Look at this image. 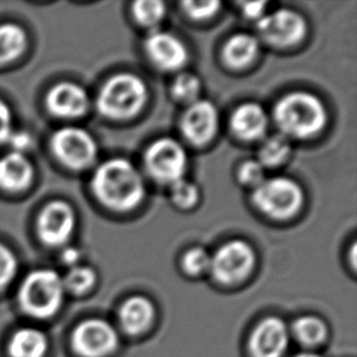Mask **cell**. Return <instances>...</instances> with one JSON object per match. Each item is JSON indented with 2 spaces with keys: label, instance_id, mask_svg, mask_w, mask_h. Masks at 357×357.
<instances>
[{
  "label": "cell",
  "instance_id": "20",
  "mask_svg": "<svg viewBox=\"0 0 357 357\" xmlns=\"http://www.w3.org/2000/svg\"><path fill=\"white\" fill-rule=\"evenodd\" d=\"M259 53V42L250 34L238 33L223 47V59L233 68H245Z\"/></svg>",
  "mask_w": 357,
  "mask_h": 357
},
{
  "label": "cell",
  "instance_id": "9",
  "mask_svg": "<svg viewBox=\"0 0 357 357\" xmlns=\"http://www.w3.org/2000/svg\"><path fill=\"white\" fill-rule=\"evenodd\" d=\"M255 265V252L245 241H233L221 246L211 257L210 268L218 282L234 284L245 280Z\"/></svg>",
  "mask_w": 357,
  "mask_h": 357
},
{
  "label": "cell",
  "instance_id": "30",
  "mask_svg": "<svg viewBox=\"0 0 357 357\" xmlns=\"http://www.w3.org/2000/svg\"><path fill=\"white\" fill-rule=\"evenodd\" d=\"M238 177L244 185L255 189L265 181V167L256 160H249L241 165Z\"/></svg>",
  "mask_w": 357,
  "mask_h": 357
},
{
  "label": "cell",
  "instance_id": "6",
  "mask_svg": "<svg viewBox=\"0 0 357 357\" xmlns=\"http://www.w3.org/2000/svg\"><path fill=\"white\" fill-rule=\"evenodd\" d=\"M56 159L68 169H84L97 158V143L87 130L78 127H63L50 140Z\"/></svg>",
  "mask_w": 357,
  "mask_h": 357
},
{
  "label": "cell",
  "instance_id": "12",
  "mask_svg": "<svg viewBox=\"0 0 357 357\" xmlns=\"http://www.w3.org/2000/svg\"><path fill=\"white\" fill-rule=\"evenodd\" d=\"M218 128V112L213 102L197 100L189 105L181 122L184 137L194 145H204L213 139Z\"/></svg>",
  "mask_w": 357,
  "mask_h": 357
},
{
  "label": "cell",
  "instance_id": "29",
  "mask_svg": "<svg viewBox=\"0 0 357 357\" xmlns=\"http://www.w3.org/2000/svg\"><path fill=\"white\" fill-rule=\"evenodd\" d=\"M211 265V256L203 248H193L183 257V268L188 275H198L208 271Z\"/></svg>",
  "mask_w": 357,
  "mask_h": 357
},
{
  "label": "cell",
  "instance_id": "23",
  "mask_svg": "<svg viewBox=\"0 0 357 357\" xmlns=\"http://www.w3.org/2000/svg\"><path fill=\"white\" fill-rule=\"evenodd\" d=\"M63 280L66 293L81 296L93 289L97 282V275L91 267L77 265L68 268V273L63 275Z\"/></svg>",
  "mask_w": 357,
  "mask_h": 357
},
{
  "label": "cell",
  "instance_id": "32",
  "mask_svg": "<svg viewBox=\"0 0 357 357\" xmlns=\"http://www.w3.org/2000/svg\"><path fill=\"white\" fill-rule=\"evenodd\" d=\"M14 115L9 105L0 99V145L6 144L14 132Z\"/></svg>",
  "mask_w": 357,
  "mask_h": 357
},
{
  "label": "cell",
  "instance_id": "1",
  "mask_svg": "<svg viewBox=\"0 0 357 357\" xmlns=\"http://www.w3.org/2000/svg\"><path fill=\"white\" fill-rule=\"evenodd\" d=\"M92 189L98 200L115 211H130L144 199V182L128 160L110 159L93 176Z\"/></svg>",
  "mask_w": 357,
  "mask_h": 357
},
{
  "label": "cell",
  "instance_id": "35",
  "mask_svg": "<svg viewBox=\"0 0 357 357\" xmlns=\"http://www.w3.org/2000/svg\"><path fill=\"white\" fill-rule=\"evenodd\" d=\"M79 259H81V252L76 248L68 246L61 254V261L63 265L68 266V268H71L73 266L79 265Z\"/></svg>",
  "mask_w": 357,
  "mask_h": 357
},
{
  "label": "cell",
  "instance_id": "11",
  "mask_svg": "<svg viewBox=\"0 0 357 357\" xmlns=\"http://www.w3.org/2000/svg\"><path fill=\"white\" fill-rule=\"evenodd\" d=\"M76 227V215L71 205L61 200L49 203L39 213L37 232L45 245L63 246L68 243Z\"/></svg>",
  "mask_w": 357,
  "mask_h": 357
},
{
  "label": "cell",
  "instance_id": "13",
  "mask_svg": "<svg viewBox=\"0 0 357 357\" xmlns=\"http://www.w3.org/2000/svg\"><path fill=\"white\" fill-rule=\"evenodd\" d=\"M144 47L150 60L161 70H178L188 60V52L184 44L169 32L154 31L148 36Z\"/></svg>",
  "mask_w": 357,
  "mask_h": 357
},
{
  "label": "cell",
  "instance_id": "4",
  "mask_svg": "<svg viewBox=\"0 0 357 357\" xmlns=\"http://www.w3.org/2000/svg\"><path fill=\"white\" fill-rule=\"evenodd\" d=\"M144 82L130 73H120L110 78L98 94L97 109L102 116L115 120L133 117L146 100Z\"/></svg>",
  "mask_w": 357,
  "mask_h": 357
},
{
  "label": "cell",
  "instance_id": "10",
  "mask_svg": "<svg viewBox=\"0 0 357 357\" xmlns=\"http://www.w3.org/2000/svg\"><path fill=\"white\" fill-rule=\"evenodd\" d=\"M306 22L294 10H275L257 20V31L267 43L290 47L299 43L306 34Z\"/></svg>",
  "mask_w": 357,
  "mask_h": 357
},
{
  "label": "cell",
  "instance_id": "25",
  "mask_svg": "<svg viewBox=\"0 0 357 357\" xmlns=\"http://www.w3.org/2000/svg\"><path fill=\"white\" fill-rule=\"evenodd\" d=\"M135 20L143 26L153 27L164 19L166 8L162 1L158 0H140L132 6Z\"/></svg>",
  "mask_w": 357,
  "mask_h": 357
},
{
  "label": "cell",
  "instance_id": "31",
  "mask_svg": "<svg viewBox=\"0 0 357 357\" xmlns=\"http://www.w3.org/2000/svg\"><path fill=\"white\" fill-rule=\"evenodd\" d=\"M183 9L188 16L195 20H205L213 17L218 11L221 4L215 0L208 1H184Z\"/></svg>",
  "mask_w": 357,
  "mask_h": 357
},
{
  "label": "cell",
  "instance_id": "7",
  "mask_svg": "<svg viewBox=\"0 0 357 357\" xmlns=\"http://www.w3.org/2000/svg\"><path fill=\"white\" fill-rule=\"evenodd\" d=\"M188 158L183 146L171 138H161L145 153V166L153 178L161 183L174 184L183 178Z\"/></svg>",
  "mask_w": 357,
  "mask_h": 357
},
{
  "label": "cell",
  "instance_id": "15",
  "mask_svg": "<svg viewBox=\"0 0 357 357\" xmlns=\"http://www.w3.org/2000/svg\"><path fill=\"white\" fill-rule=\"evenodd\" d=\"M289 344V334L284 322L277 317L264 319L254 329L250 351L254 357H282Z\"/></svg>",
  "mask_w": 357,
  "mask_h": 357
},
{
  "label": "cell",
  "instance_id": "21",
  "mask_svg": "<svg viewBox=\"0 0 357 357\" xmlns=\"http://www.w3.org/2000/svg\"><path fill=\"white\" fill-rule=\"evenodd\" d=\"M27 47V34L19 24H0V65L20 58Z\"/></svg>",
  "mask_w": 357,
  "mask_h": 357
},
{
  "label": "cell",
  "instance_id": "3",
  "mask_svg": "<svg viewBox=\"0 0 357 357\" xmlns=\"http://www.w3.org/2000/svg\"><path fill=\"white\" fill-rule=\"evenodd\" d=\"M273 116L287 138H310L324 130L327 122L324 102L306 92H293L282 98L275 105Z\"/></svg>",
  "mask_w": 357,
  "mask_h": 357
},
{
  "label": "cell",
  "instance_id": "14",
  "mask_svg": "<svg viewBox=\"0 0 357 357\" xmlns=\"http://www.w3.org/2000/svg\"><path fill=\"white\" fill-rule=\"evenodd\" d=\"M45 104L54 116L71 120L87 112L89 97L81 86L73 82H60L49 91Z\"/></svg>",
  "mask_w": 357,
  "mask_h": 357
},
{
  "label": "cell",
  "instance_id": "34",
  "mask_svg": "<svg viewBox=\"0 0 357 357\" xmlns=\"http://www.w3.org/2000/svg\"><path fill=\"white\" fill-rule=\"evenodd\" d=\"M243 13L249 19H261L264 16L265 6L267 3L265 1H255V3H243Z\"/></svg>",
  "mask_w": 357,
  "mask_h": 357
},
{
  "label": "cell",
  "instance_id": "33",
  "mask_svg": "<svg viewBox=\"0 0 357 357\" xmlns=\"http://www.w3.org/2000/svg\"><path fill=\"white\" fill-rule=\"evenodd\" d=\"M6 144L10 145L11 151L19 153V154H24L32 146V138L26 132H21V130L15 132L14 130L13 135H10Z\"/></svg>",
  "mask_w": 357,
  "mask_h": 357
},
{
  "label": "cell",
  "instance_id": "36",
  "mask_svg": "<svg viewBox=\"0 0 357 357\" xmlns=\"http://www.w3.org/2000/svg\"><path fill=\"white\" fill-rule=\"evenodd\" d=\"M295 357H321V356H319V355H316V354L304 353V354H300V355H298V356H295Z\"/></svg>",
  "mask_w": 357,
  "mask_h": 357
},
{
  "label": "cell",
  "instance_id": "26",
  "mask_svg": "<svg viewBox=\"0 0 357 357\" xmlns=\"http://www.w3.org/2000/svg\"><path fill=\"white\" fill-rule=\"evenodd\" d=\"M171 92L176 100L192 104L198 100L200 94V81L192 73H181L172 83Z\"/></svg>",
  "mask_w": 357,
  "mask_h": 357
},
{
  "label": "cell",
  "instance_id": "8",
  "mask_svg": "<svg viewBox=\"0 0 357 357\" xmlns=\"http://www.w3.org/2000/svg\"><path fill=\"white\" fill-rule=\"evenodd\" d=\"M119 347V334L112 324L100 319L82 321L71 333V348L79 357H107Z\"/></svg>",
  "mask_w": 357,
  "mask_h": 357
},
{
  "label": "cell",
  "instance_id": "24",
  "mask_svg": "<svg viewBox=\"0 0 357 357\" xmlns=\"http://www.w3.org/2000/svg\"><path fill=\"white\" fill-rule=\"evenodd\" d=\"M327 326L314 316H304L294 324V334L305 345H316L327 337Z\"/></svg>",
  "mask_w": 357,
  "mask_h": 357
},
{
  "label": "cell",
  "instance_id": "19",
  "mask_svg": "<svg viewBox=\"0 0 357 357\" xmlns=\"http://www.w3.org/2000/svg\"><path fill=\"white\" fill-rule=\"evenodd\" d=\"M153 304L144 296H133L122 305L120 310V324L126 333L140 334L149 328L154 319Z\"/></svg>",
  "mask_w": 357,
  "mask_h": 357
},
{
  "label": "cell",
  "instance_id": "17",
  "mask_svg": "<svg viewBox=\"0 0 357 357\" xmlns=\"http://www.w3.org/2000/svg\"><path fill=\"white\" fill-rule=\"evenodd\" d=\"M34 167L24 154L10 151L0 158V187L9 192H20L31 185Z\"/></svg>",
  "mask_w": 357,
  "mask_h": 357
},
{
  "label": "cell",
  "instance_id": "5",
  "mask_svg": "<svg viewBox=\"0 0 357 357\" xmlns=\"http://www.w3.org/2000/svg\"><path fill=\"white\" fill-rule=\"evenodd\" d=\"M256 208L273 218H288L299 211L304 194L298 183L287 177L265 179L252 192Z\"/></svg>",
  "mask_w": 357,
  "mask_h": 357
},
{
  "label": "cell",
  "instance_id": "16",
  "mask_svg": "<svg viewBox=\"0 0 357 357\" xmlns=\"http://www.w3.org/2000/svg\"><path fill=\"white\" fill-rule=\"evenodd\" d=\"M50 348L48 335L42 329L26 326L15 329L6 343L8 357H47Z\"/></svg>",
  "mask_w": 357,
  "mask_h": 357
},
{
  "label": "cell",
  "instance_id": "28",
  "mask_svg": "<svg viewBox=\"0 0 357 357\" xmlns=\"http://www.w3.org/2000/svg\"><path fill=\"white\" fill-rule=\"evenodd\" d=\"M171 197L179 208H189L198 203L199 190L195 184L182 178L171 184Z\"/></svg>",
  "mask_w": 357,
  "mask_h": 357
},
{
  "label": "cell",
  "instance_id": "27",
  "mask_svg": "<svg viewBox=\"0 0 357 357\" xmlns=\"http://www.w3.org/2000/svg\"><path fill=\"white\" fill-rule=\"evenodd\" d=\"M19 271V262L13 251L0 243V294L9 288Z\"/></svg>",
  "mask_w": 357,
  "mask_h": 357
},
{
  "label": "cell",
  "instance_id": "18",
  "mask_svg": "<svg viewBox=\"0 0 357 357\" xmlns=\"http://www.w3.org/2000/svg\"><path fill=\"white\" fill-rule=\"evenodd\" d=\"M268 117L264 107L255 102H246L233 112L231 128L241 139H260L265 135Z\"/></svg>",
  "mask_w": 357,
  "mask_h": 357
},
{
  "label": "cell",
  "instance_id": "22",
  "mask_svg": "<svg viewBox=\"0 0 357 357\" xmlns=\"http://www.w3.org/2000/svg\"><path fill=\"white\" fill-rule=\"evenodd\" d=\"M289 139L283 135H273L262 143L259 150V162L264 167H275L282 164L290 154Z\"/></svg>",
  "mask_w": 357,
  "mask_h": 357
},
{
  "label": "cell",
  "instance_id": "2",
  "mask_svg": "<svg viewBox=\"0 0 357 357\" xmlns=\"http://www.w3.org/2000/svg\"><path fill=\"white\" fill-rule=\"evenodd\" d=\"M65 296L63 275L50 268H39L29 272L20 283L16 301L29 319L49 321L63 309Z\"/></svg>",
  "mask_w": 357,
  "mask_h": 357
}]
</instances>
